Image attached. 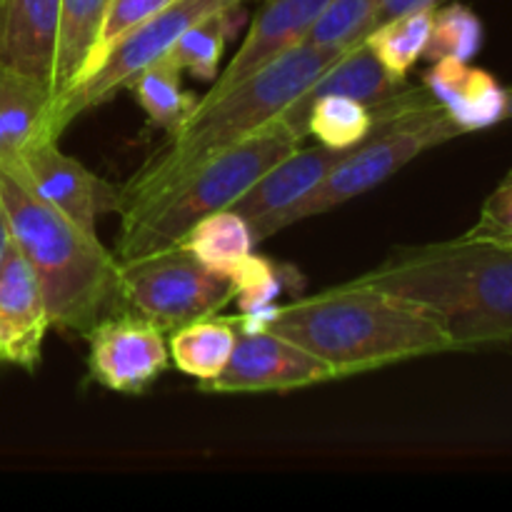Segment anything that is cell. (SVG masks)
I'll use <instances>...</instances> for the list:
<instances>
[{
	"mask_svg": "<svg viewBox=\"0 0 512 512\" xmlns=\"http://www.w3.org/2000/svg\"><path fill=\"white\" fill-rule=\"evenodd\" d=\"M353 283L428 308L448 330L453 353L512 345V245L463 233L400 245Z\"/></svg>",
	"mask_w": 512,
	"mask_h": 512,
	"instance_id": "obj_1",
	"label": "cell"
},
{
	"mask_svg": "<svg viewBox=\"0 0 512 512\" xmlns=\"http://www.w3.org/2000/svg\"><path fill=\"white\" fill-rule=\"evenodd\" d=\"M265 328L323 360L335 380L453 353L448 330L428 308L353 280L275 305Z\"/></svg>",
	"mask_w": 512,
	"mask_h": 512,
	"instance_id": "obj_2",
	"label": "cell"
},
{
	"mask_svg": "<svg viewBox=\"0 0 512 512\" xmlns=\"http://www.w3.org/2000/svg\"><path fill=\"white\" fill-rule=\"evenodd\" d=\"M348 48L318 43H298L285 50L268 65L235 83L225 93L208 100H195L193 110L158 155L148 160L128 183L123 185V213L130 205L153 198L173 185L185 173L213 158L220 150L238 145L273 120L283 118L285 110L340 58Z\"/></svg>",
	"mask_w": 512,
	"mask_h": 512,
	"instance_id": "obj_3",
	"label": "cell"
},
{
	"mask_svg": "<svg viewBox=\"0 0 512 512\" xmlns=\"http://www.w3.org/2000/svg\"><path fill=\"white\" fill-rule=\"evenodd\" d=\"M0 205L15 248L40 280L53 328L85 338L120 300V260L98 235L45 203L18 168L5 163H0Z\"/></svg>",
	"mask_w": 512,
	"mask_h": 512,
	"instance_id": "obj_4",
	"label": "cell"
},
{
	"mask_svg": "<svg viewBox=\"0 0 512 512\" xmlns=\"http://www.w3.org/2000/svg\"><path fill=\"white\" fill-rule=\"evenodd\" d=\"M298 145V135L278 118L233 148L195 165L153 198L125 208L120 213L123 225L115 258L133 260L178 245L198 220L230 208L270 165Z\"/></svg>",
	"mask_w": 512,
	"mask_h": 512,
	"instance_id": "obj_5",
	"label": "cell"
},
{
	"mask_svg": "<svg viewBox=\"0 0 512 512\" xmlns=\"http://www.w3.org/2000/svg\"><path fill=\"white\" fill-rule=\"evenodd\" d=\"M373 118V133L348 150L295 208L275 220L273 235L300 220L315 218L348 200L360 198L393 178L425 150L438 148L463 135V130L450 120L443 105L428 90L410 88V85L373 108Z\"/></svg>",
	"mask_w": 512,
	"mask_h": 512,
	"instance_id": "obj_6",
	"label": "cell"
},
{
	"mask_svg": "<svg viewBox=\"0 0 512 512\" xmlns=\"http://www.w3.org/2000/svg\"><path fill=\"white\" fill-rule=\"evenodd\" d=\"M120 303L163 333L218 315L238 295L235 280L205 268L180 245L120 260Z\"/></svg>",
	"mask_w": 512,
	"mask_h": 512,
	"instance_id": "obj_7",
	"label": "cell"
},
{
	"mask_svg": "<svg viewBox=\"0 0 512 512\" xmlns=\"http://www.w3.org/2000/svg\"><path fill=\"white\" fill-rule=\"evenodd\" d=\"M243 3L245 0H173L165 5L160 13L125 35L88 78L53 100L48 115L50 138H60V133L85 110L98 108L120 90H128L135 75L155 60L165 58L175 40L200 18Z\"/></svg>",
	"mask_w": 512,
	"mask_h": 512,
	"instance_id": "obj_8",
	"label": "cell"
},
{
	"mask_svg": "<svg viewBox=\"0 0 512 512\" xmlns=\"http://www.w3.org/2000/svg\"><path fill=\"white\" fill-rule=\"evenodd\" d=\"M328 380H335L328 365L298 343L270 328H243L238 323L230 363L213 380L200 383V390L218 395L288 393Z\"/></svg>",
	"mask_w": 512,
	"mask_h": 512,
	"instance_id": "obj_9",
	"label": "cell"
},
{
	"mask_svg": "<svg viewBox=\"0 0 512 512\" xmlns=\"http://www.w3.org/2000/svg\"><path fill=\"white\" fill-rule=\"evenodd\" d=\"M88 375L93 383L120 395H143L168 370V338L143 315H103L85 333Z\"/></svg>",
	"mask_w": 512,
	"mask_h": 512,
	"instance_id": "obj_10",
	"label": "cell"
},
{
	"mask_svg": "<svg viewBox=\"0 0 512 512\" xmlns=\"http://www.w3.org/2000/svg\"><path fill=\"white\" fill-rule=\"evenodd\" d=\"M30 188L88 233L98 230V220L123 208V185L100 178L80 160L70 158L58 138H40L13 165Z\"/></svg>",
	"mask_w": 512,
	"mask_h": 512,
	"instance_id": "obj_11",
	"label": "cell"
},
{
	"mask_svg": "<svg viewBox=\"0 0 512 512\" xmlns=\"http://www.w3.org/2000/svg\"><path fill=\"white\" fill-rule=\"evenodd\" d=\"M50 328L40 280L13 243L0 265V363L38 368Z\"/></svg>",
	"mask_w": 512,
	"mask_h": 512,
	"instance_id": "obj_12",
	"label": "cell"
},
{
	"mask_svg": "<svg viewBox=\"0 0 512 512\" xmlns=\"http://www.w3.org/2000/svg\"><path fill=\"white\" fill-rule=\"evenodd\" d=\"M343 155V150H330L323 145L295 148L293 153L270 165L230 208L248 220L255 243L273 238L275 220L295 208Z\"/></svg>",
	"mask_w": 512,
	"mask_h": 512,
	"instance_id": "obj_13",
	"label": "cell"
},
{
	"mask_svg": "<svg viewBox=\"0 0 512 512\" xmlns=\"http://www.w3.org/2000/svg\"><path fill=\"white\" fill-rule=\"evenodd\" d=\"M328 3L330 0H265V5L250 23L248 35L243 38L240 48L235 50L230 63L220 70L218 78L213 80L210 90L200 100L225 93L235 83L268 65L270 60L283 55L285 50L303 43L308 30L313 28V23Z\"/></svg>",
	"mask_w": 512,
	"mask_h": 512,
	"instance_id": "obj_14",
	"label": "cell"
},
{
	"mask_svg": "<svg viewBox=\"0 0 512 512\" xmlns=\"http://www.w3.org/2000/svg\"><path fill=\"white\" fill-rule=\"evenodd\" d=\"M60 0H0V63L53 93Z\"/></svg>",
	"mask_w": 512,
	"mask_h": 512,
	"instance_id": "obj_15",
	"label": "cell"
},
{
	"mask_svg": "<svg viewBox=\"0 0 512 512\" xmlns=\"http://www.w3.org/2000/svg\"><path fill=\"white\" fill-rule=\"evenodd\" d=\"M423 88L443 105L463 135L493 128L508 113V88L493 73L463 60H435L425 70Z\"/></svg>",
	"mask_w": 512,
	"mask_h": 512,
	"instance_id": "obj_16",
	"label": "cell"
},
{
	"mask_svg": "<svg viewBox=\"0 0 512 512\" xmlns=\"http://www.w3.org/2000/svg\"><path fill=\"white\" fill-rule=\"evenodd\" d=\"M405 78L390 73L378 55L365 45V40L350 45L293 105L283 113V123L298 135L300 140L305 138V118L313 105V100L323 98V95H348V98L360 100L368 105L370 110L383 105L393 95H398L405 88Z\"/></svg>",
	"mask_w": 512,
	"mask_h": 512,
	"instance_id": "obj_17",
	"label": "cell"
},
{
	"mask_svg": "<svg viewBox=\"0 0 512 512\" xmlns=\"http://www.w3.org/2000/svg\"><path fill=\"white\" fill-rule=\"evenodd\" d=\"M53 93L0 63V163L15 165L20 155L48 135Z\"/></svg>",
	"mask_w": 512,
	"mask_h": 512,
	"instance_id": "obj_18",
	"label": "cell"
},
{
	"mask_svg": "<svg viewBox=\"0 0 512 512\" xmlns=\"http://www.w3.org/2000/svg\"><path fill=\"white\" fill-rule=\"evenodd\" d=\"M110 0H60L53 100L88 73Z\"/></svg>",
	"mask_w": 512,
	"mask_h": 512,
	"instance_id": "obj_19",
	"label": "cell"
},
{
	"mask_svg": "<svg viewBox=\"0 0 512 512\" xmlns=\"http://www.w3.org/2000/svg\"><path fill=\"white\" fill-rule=\"evenodd\" d=\"M238 340V318L208 315L170 330L168 353L178 373L198 383L213 380L230 363Z\"/></svg>",
	"mask_w": 512,
	"mask_h": 512,
	"instance_id": "obj_20",
	"label": "cell"
},
{
	"mask_svg": "<svg viewBox=\"0 0 512 512\" xmlns=\"http://www.w3.org/2000/svg\"><path fill=\"white\" fill-rule=\"evenodd\" d=\"M180 248L198 258L205 268L235 278L255 250V235L248 220L233 208L205 215L180 240Z\"/></svg>",
	"mask_w": 512,
	"mask_h": 512,
	"instance_id": "obj_21",
	"label": "cell"
},
{
	"mask_svg": "<svg viewBox=\"0 0 512 512\" xmlns=\"http://www.w3.org/2000/svg\"><path fill=\"white\" fill-rule=\"evenodd\" d=\"M180 75H183V70L165 55V58L155 60L148 68L140 70L128 88L133 90L135 100L148 115L150 123L163 128L168 135L185 123L195 100H198L183 88Z\"/></svg>",
	"mask_w": 512,
	"mask_h": 512,
	"instance_id": "obj_22",
	"label": "cell"
},
{
	"mask_svg": "<svg viewBox=\"0 0 512 512\" xmlns=\"http://www.w3.org/2000/svg\"><path fill=\"white\" fill-rule=\"evenodd\" d=\"M238 18L240 5L205 15L175 40L168 58L183 73L195 75L200 80H215L220 73V60L228 48L230 35L238 28Z\"/></svg>",
	"mask_w": 512,
	"mask_h": 512,
	"instance_id": "obj_23",
	"label": "cell"
},
{
	"mask_svg": "<svg viewBox=\"0 0 512 512\" xmlns=\"http://www.w3.org/2000/svg\"><path fill=\"white\" fill-rule=\"evenodd\" d=\"M433 8L410 10L383 20L365 35V45L378 55L380 63L398 78H408L410 70L423 60L428 45Z\"/></svg>",
	"mask_w": 512,
	"mask_h": 512,
	"instance_id": "obj_24",
	"label": "cell"
},
{
	"mask_svg": "<svg viewBox=\"0 0 512 512\" xmlns=\"http://www.w3.org/2000/svg\"><path fill=\"white\" fill-rule=\"evenodd\" d=\"M375 128L373 110L348 95H323L313 100L305 118V135H313L323 148L353 150Z\"/></svg>",
	"mask_w": 512,
	"mask_h": 512,
	"instance_id": "obj_25",
	"label": "cell"
},
{
	"mask_svg": "<svg viewBox=\"0 0 512 512\" xmlns=\"http://www.w3.org/2000/svg\"><path fill=\"white\" fill-rule=\"evenodd\" d=\"M485 40L483 20L463 3H443L433 8V23H430L428 45H425V60H463L470 63L480 53Z\"/></svg>",
	"mask_w": 512,
	"mask_h": 512,
	"instance_id": "obj_26",
	"label": "cell"
},
{
	"mask_svg": "<svg viewBox=\"0 0 512 512\" xmlns=\"http://www.w3.org/2000/svg\"><path fill=\"white\" fill-rule=\"evenodd\" d=\"M380 0H330L308 30L305 40L318 45H350L365 40V35L375 28Z\"/></svg>",
	"mask_w": 512,
	"mask_h": 512,
	"instance_id": "obj_27",
	"label": "cell"
},
{
	"mask_svg": "<svg viewBox=\"0 0 512 512\" xmlns=\"http://www.w3.org/2000/svg\"><path fill=\"white\" fill-rule=\"evenodd\" d=\"M168 3H173V0H110L108 13H105L103 30H100L98 45H95V53L93 58H90L88 73L83 75V80L88 78V75L93 73L105 58H108L110 50H113L125 35L133 33L138 25H143L145 20L153 18L155 13H160ZM65 93H68V90H65Z\"/></svg>",
	"mask_w": 512,
	"mask_h": 512,
	"instance_id": "obj_28",
	"label": "cell"
},
{
	"mask_svg": "<svg viewBox=\"0 0 512 512\" xmlns=\"http://www.w3.org/2000/svg\"><path fill=\"white\" fill-rule=\"evenodd\" d=\"M468 233L512 245V170L500 180L498 188L485 198L478 223Z\"/></svg>",
	"mask_w": 512,
	"mask_h": 512,
	"instance_id": "obj_29",
	"label": "cell"
},
{
	"mask_svg": "<svg viewBox=\"0 0 512 512\" xmlns=\"http://www.w3.org/2000/svg\"><path fill=\"white\" fill-rule=\"evenodd\" d=\"M450 3V0H380L378 8V20L375 25L383 23V20L395 18V15L410 13V10H425V8H438V5Z\"/></svg>",
	"mask_w": 512,
	"mask_h": 512,
	"instance_id": "obj_30",
	"label": "cell"
},
{
	"mask_svg": "<svg viewBox=\"0 0 512 512\" xmlns=\"http://www.w3.org/2000/svg\"><path fill=\"white\" fill-rule=\"evenodd\" d=\"M10 245H13V233H10V223H8V215H5V208L0 205V265H3Z\"/></svg>",
	"mask_w": 512,
	"mask_h": 512,
	"instance_id": "obj_31",
	"label": "cell"
},
{
	"mask_svg": "<svg viewBox=\"0 0 512 512\" xmlns=\"http://www.w3.org/2000/svg\"><path fill=\"white\" fill-rule=\"evenodd\" d=\"M505 118H512V88H508V113H505Z\"/></svg>",
	"mask_w": 512,
	"mask_h": 512,
	"instance_id": "obj_32",
	"label": "cell"
}]
</instances>
